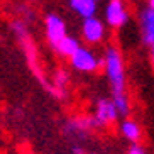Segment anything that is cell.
<instances>
[{"instance_id":"cell-18","label":"cell","mask_w":154,"mask_h":154,"mask_svg":"<svg viewBox=\"0 0 154 154\" xmlns=\"http://www.w3.org/2000/svg\"><path fill=\"white\" fill-rule=\"evenodd\" d=\"M95 2H98V0H95Z\"/></svg>"},{"instance_id":"cell-4","label":"cell","mask_w":154,"mask_h":154,"mask_svg":"<svg viewBox=\"0 0 154 154\" xmlns=\"http://www.w3.org/2000/svg\"><path fill=\"white\" fill-rule=\"evenodd\" d=\"M129 20V12L122 0H110L105 7V22L113 29L124 27Z\"/></svg>"},{"instance_id":"cell-13","label":"cell","mask_w":154,"mask_h":154,"mask_svg":"<svg viewBox=\"0 0 154 154\" xmlns=\"http://www.w3.org/2000/svg\"><path fill=\"white\" fill-rule=\"evenodd\" d=\"M12 29H14V32L20 37V39L26 37V27H24V24L20 22V20H14V22H12Z\"/></svg>"},{"instance_id":"cell-17","label":"cell","mask_w":154,"mask_h":154,"mask_svg":"<svg viewBox=\"0 0 154 154\" xmlns=\"http://www.w3.org/2000/svg\"><path fill=\"white\" fill-rule=\"evenodd\" d=\"M149 5H151V7H154V0H149Z\"/></svg>"},{"instance_id":"cell-3","label":"cell","mask_w":154,"mask_h":154,"mask_svg":"<svg viewBox=\"0 0 154 154\" xmlns=\"http://www.w3.org/2000/svg\"><path fill=\"white\" fill-rule=\"evenodd\" d=\"M120 117L117 112V107L113 103L112 98H98L95 103V112H93V119H95L98 129L107 127L110 124L117 122V119Z\"/></svg>"},{"instance_id":"cell-12","label":"cell","mask_w":154,"mask_h":154,"mask_svg":"<svg viewBox=\"0 0 154 154\" xmlns=\"http://www.w3.org/2000/svg\"><path fill=\"white\" fill-rule=\"evenodd\" d=\"M68 85V75L64 71H56L54 75V88H53V93L58 95V98H63L64 95V88Z\"/></svg>"},{"instance_id":"cell-2","label":"cell","mask_w":154,"mask_h":154,"mask_svg":"<svg viewBox=\"0 0 154 154\" xmlns=\"http://www.w3.org/2000/svg\"><path fill=\"white\" fill-rule=\"evenodd\" d=\"M69 63H71L73 69H76L80 73H95L100 68H103V58H98V56L90 51L88 48H80V49L75 53V54L69 58Z\"/></svg>"},{"instance_id":"cell-11","label":"cell","mask_w":154,"mask_h":154,"mask_svg":"<svg viewBox=\"0 0 154 154\" xmlns=\"http://www.w3.org/2000/svg\"><path fill=\"white\" fill-rule=\"evenodd\" d=\"M113 103H115V107H117V112L119 115L122 119H127L129 117V113H131V100H129V97L125 95H119V97H112Z\"/></svg>"},{"instance_id":"cell-6","label":"cell","mask_w":154,"mask_h":154,"mask_svg":"<svg viewBox=\"0 0 154 154\" xmlns=\"http://www.w3.org/2000/svg\"><path fill=\"white\" fill-rule=\"evenodd\" d=\"M82 37L88 44H98L105 37V26L103 22L97 17L83 19L82 24Z\"/></svg>"},{"instance_id":"cell-16","label":"cell","mask_w":154,"mask_h":154,"mask_svg":"<svg viewBox=\"0 0 154 154\" xmlns=\"http://www.w3.org/2000/svg\"><path fill=\"white\" fill-rule=\"evenodd\" d=\"M149 59H151V64H152V69H154V46L149 48Z\"/></svg>"},{"instance_id":"cell-8","label":"cell","mask_w":154,"mask_h":154,"mask_svg":"<svg viewBox=\"0 0 154 154\" xmlns=\"http://www.w3.org/2000/svg\"><path fill=\"white\" fill-rule=\"evenodd\" d=\"M119 131L124 139H127L131 144H139V140L142 139V129L134 119H122L119 124Z\"/></svg>"},{"instance_id":"cell-7","label":"cell","mask_w":154,"mask_h":154,"mask_svg":"<svg viewBox=\"0 0 154 154\" xmlns=\"http://www.w3.org/2000/svg\"><path fill=\"white\" fill-rule=\"evenodd\" d=\"M140 39L147 48L154 46V7L151 5L140 12Z\"/></svg>"},{"instance_id":"cell-9","label":"cell","mask_w":154,"mask_h":154,"mask_svg":"<svg viewBox=\"0 0 154 154\" xmlns=\"http://www.w3.org/2000/svg\"><path fill=\"white\" fill-rule=\"evenodd\" d=\"M69 7L75 14H78L83 19L95 17L97 2L95 0H69Z\"/></svg>"},{"instance_id":"cell-1","label":"cell","mask_w":154,"mask_h":154,"mask_svg":"<svg viewBox=\"0 0 154 154\" xmlns=\"http://www.w3.org/2000/svg\"><path fill=\"white\" fill-rule=\"evenodd\" d=\"M103 69L107 75V80L110 83L112 97L125 95V68H124V59L120 51L115 46H109L103 54Z\"/></svg>"},{"instance_id":"cell-5","label":"cell","mask_w":154,"mask_h":154,"mask_svg":"<svg viewBox=\"0 0 154 154\" xmlns=\"http://www.w3.org/2000/svg\"><path fill=\"white\" fill-rule=\"evenodd\" d=\"M44 29H46V39L53 48L58 44L61 39L68 36L66 34V24L58 14H48L44 20Z\"/></svg>"},{"instance_id":"cell-15","label":"cell","mask_w":154,"mask_h":154,"mask_svg":"<svg viewBox=\"0 0 154 154\" xmlns=\"http://www.w3.org/2000/svg\"><path fill=\"white\" fill-rule=\"evenodd\" d=\"M71 151H73V154H85V147L80 146V144H73L71 146Z\"/></svg>"},{"instance_id":"cell-14","label":"cell","mask_w":154,"mask_h":154,"mask_svg":"<svg viewBox=\"0 0 154 154\" xmlns=\"http://www.w3.org/2000/svg\"><path fill=\"white\" fill-rule=\"evenodd\" d=\"M127 154H147V149L140 144H131V147L127 149Z\"/></svg>"},{"instance_id":"cell-10","label":"cell","mask_w":154,"mask_h":154,"mask_svg":"<svg viewBox=\"0 0 154 154\" xmlns=\"http://www.w3.org/2000/svg\"><path fill=\"white\" fill-rule=\"evenodd\" d=\"M80 48H82V44L78 42L76 37L66 36L64 39H61V41L54 46V51L58 53L59 56H63V58H71V56L75 54Z\"/></svg>"}]
</instances>
